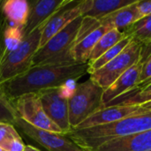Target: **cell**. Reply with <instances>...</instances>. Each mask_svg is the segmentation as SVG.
<instances>
[{"mask_svg": "<svg viewBox=\"0 0 151 151\" xmlns=\"http://www.w3.org/2000/svg\"><path fill=\"white\" fill-rule=\"evenodd\" d=\"M88 64L41 65L31 67L24 74L2 86L4 96L14 100L23 95L39 93L42 90L59 88L73 82L88 73Z\"/></svg>", "mask_w": 151, "mask_h": 151, "instance_id": "6da1fadb", "label": "cell"}, {"mask_svg": "<svg viewBox=\"0 0 151 151\" xmlns=\"http://www.w3.org/2000/svg\"><path fill=\"white\" fill-rule=\"evenodd\" d=\"M148 130H151V111L104 126L73 129L65 135L84 151H96L111 140Z\"/></svg>", "mask_w": 151, "mask_h": 151, "instance_id": "7a4b0ae2", "label": "cell"}, {"mask_svg": "<svg viewBox=\"0 0 151 151\" xmlns=\"http://www.w3.org/2000/svg\"><path fill=\"white\" fill-rule=\"evenodd\" d=\"M82 19V16L75 19L40 48L33 58L32 67L41 65L77 64L73 58V50Z\"/></svg>", "mask_w": 151, "mask_h": 151, "instance_id": "3957f363", "label": "cell"}, {"mask_svg": "<svg viewBox=\"0 0 151 151\" xmlns=\"http://www.w3.org/2000/svg\"><path fill=\"white\" fill-rule=\"evenodd\" d=\"M104 90L90 78L74 87L68 98L69 122L75 129L88 118L104 108Z\"/></svg>", "mask_w": 151, "mask_h": 151, "instance_id": "277c9868", "label": "cell"}, {"mask_svg": "<svg viewBox=\"0 0 151 151\" xmlns=\"http://www.w3.org/2000/svg\"><path fill=\"white\" fill-rule=\"evenodd\" d=\"M45 25L37 27L32 34L24 36L20 45L2 60L0 63V87L24 74L32 67L33 58L39 50Z\"/></svg>", "mask_w": 151, "mask_h": 151, "instance_id": "5b68a950", "label": "cell"}, {"mask_svg": "<svg viewBox=\"0 0 151 151\" xmlns=\"http://www.w3.org/2000/svg\"><path fill=\"white\" fill-rule=\"evenodd\" d=\"M141 44L132 41L125 50L104 66L90 74V79L104 90L107 89L126 71L140 61Z\"/></svg>", "mask_w": 151, "mask_h": 151, "instance_id": "8992f818", "label": "cell"}, {"mask_svg": "<svg viewBox=\"0 0 151 151\" xmlns=\"http://www.w3.org/2000/svg\"><path fill=\"white\" fill-rule=\"evenodd\" d=\"M12 102L18 115L27 123L42 130L64 134L63 131L46 115L37 93L23 95Z\"/></svg>", "mask_w": 151, "mask_h": 151, "instance_id": "52a82bcc", "label": "cell"}, {"mask_svg": "<svg viewBox=\"0 0 151 151\" xmlns=\"http://www.w3.org/2000/svg\"><path fill=\"white\" fill-rule=\"evenodd\" d=\"M12 112L13 119L12 124L19 127L23 134L49 151H84L65 134L42 130L27 123L18 115L14 106Z\"/></svg>", "mask_w": 151, "mask_h": 151, "instance_id": "ba28073f", "label": "cell"}, {"mask_svg": "<svg viewBox=\"0 0 151 151\" xmlns=\"http://www.w3.org/2000/svg\"><path fill=\"white\" fill-rule=\"evenodd\" d=\"M66 92L62 86L37 93L46 115L63 131L65 135L73 130L69 122V96Z\"/></svg>", "mask_w": 151, "mask_h": 151, "instance_id": "9c48e42d", "label": "cell"}, {"mask_svg": "<svg viewBox=\"0 0 151 151\" xmlns=\"http://www.w3.org/2000/svg\"><path fill=\"white\" fill-rule=\"evenodd\" d=\"M148 111L142 105H112L104 107L99 111L96 112L81 124H80L75 129H85L99 126H104L111 123H114L124 119L126 118L142 114Z\"/></svg>", "mask_w": 151, "mask_h": 151, "instance_id": "30bf717a", "label": "cell"}, {"mask_svg": "<svg viewBox=\"0 0 151 151\" xmlns=\"http://www.w3.org/2000/svg\"><path fill=\"white\" fill-rule=\"evenodd\" d=\"M70 0H37L30 4L29 16L25 27L24 36L32 34L37 27L45 25L61 9L70 4Z\"/></svg>", "mask_w": 151, "mask_h": 151, "instance_id": "8fae6325", "label": "cell"}, {"mask_svg": "<svg viewBox=\"0 0 151 151\" xmlns=\"http://www.w3.org/2000/svg\"><path fill=\"white\" fill-rule=\"evenodd\" d=\"M142 65L143 63L139 61L104 90L103 96L104 106L135 88L140 81Z\"/></svg>", "mask_w": 151, "mask_h": 151, "instance_id": "7c38bea8", "label": "cell"}, {"mask_svg": "<svg viewBox=\"0 0 151 151\" xmlns=\"http://www.w3.org/2000/svg\"><path fill=\"white\" fill-rule=\"evenodd\" d=\"M68 5H66L65 7L61 9L58 13H56L45 25L42 30L39 49L42 48L43 45H45L50 38H52L58 32L64 29L72 21L82 16L81 1L75 2L72 7H68Z\"/></svg>", "mask_w": 151, "mask_h": 151, "instance_id": "4fadbf2b", "label": "cell"}, {"mask_svg": "<svg viewBox=\"0 0 151 151\" xmlns=\"http://www.w3.org/2000/svg\"><path fill=\"white\" fill-rule=\"evenodd\" d=\"M151 130L111 140L96 151H150Z\"/></svg>", "mask_w": 151, "mask_h": 151, "instance_id": "5bb4252c", "label": "cell"}, {"mask_svg": "<svg viewBox=\"0 0 151 151\" xmlns=\"http://www.w3.org/2000/svg\"><path fill=\"white\" fill-rule=\"evenodd\" d=\"M138 1L139 0H136L132 4L120 8L105 16L101 19L99 22L102 26L106 27L109 29H117L124 33L127 27L143 17L139 11Z\"/></svg>", "mask_w": 151, "mask_h": 151, "instance_id": "9a60e30c", "label": "cell"}, {"mask_svg": "<svg viewBox=\"0 0 151 151\" xmlns=\"http://www.w3.org/2000/svg\"><path fill=\"white\" fill-rule=\"evenodd\" d=\"M2 13L8 23L24 28L30 12V4L26 0H7L2 4Z\"/></svg>", "mask_w": 151, "mask_h": 151, "instance_id": "2e32d148", "label": "cell"}, {"mask_svg": "<svg viewBox=\"0 0 151 151\" xmlns=\"http://www.w3.org/2000/svg\"><path fill=\"white\" fill-rule=\"evenodd\" d=\"M111 29H109L108 27L101 26L94 32L87 35L81 42L76 43L73 50V55L75 62L81 63V64L88 63L91 52L94 47L96 46V42L104 35H105Z\"/></svg>", "mask_w": 151, "mask_h": 151, "instance_id": "e0dca14e", "label": "cell"}, {"mask_svg": "<svg viewBox=\"0 0 151 151\" xmlns=\"http://www.w3.org/2000/svg\"><path fill=\"white\" fill-rule=\"evenodd\" d=\"M136 0H90L88 10L83 17H91L100 20L117 10L132 4Z\"/></svg>", "mask_w": 151, "mask_h": 151, "instance_id": "ac0fdd59", "label": "cell"}, {"mask_svg": "<svg viewBox=\"0 0 151 151\" xmlns=\"http://www.w3.org/2000/svg\"><path fill=\"white\" fill-rule=\"evenodd\" d=\"M23 38V29L10 25L4 18L2 29V60L20 45Z\"/></svg>", "mask_w": 151, "mask_h": 151, "instance_id": "d6986e66", "label": "cell"}, {"mask_svg": "<svg viewBox=\"0 0 151 151\" xmlns=\"http://www.w3.org/2000/svg\"><path fill=\"white\" fill-rule=\"evenodd\" d=\"M126 37L127 36L124 33L117 29H111L110 31H108L96 42L91 52L88 64L91 65L92 63H94L103 54H104L107 50H109L111 48H112L114 45H116L118 42H119Z\"/></svg>", "mask_w": 151, "mask_h": 151, "instance_id": "ffe728a7", "label": "cell"}, {"mask_svg": "<svg viewBox=\"0 0 151 151\" xmlns=\"http://www.w3.org/2000/svg\"><path fill=\"white\" fill-rule=\"evenodd\" d=\"M124 34L139 44L151 42V15L144 16L132 24Z\"/></svg>", "mask_w": 151, "mask_h": 151, "instance_id": "44dd1931", "label": "cell"}, {"mask_svg": "<svg viewBox=\"0 0 151 151\" xmlns=\"http://www.w3.org/2000/svg\"><path fill=\"white\" fill-rule=\"evenodd\" d=\"M132 42V39L130 37H126L119 42H118L116 45H114L112 48H111L109 50H107L104 54H103L97 60H96L91 65H88V73L89 74L93 73L95 71L100 69L101 67L104 66L106 64H108L110 61H111L113 58H115L118 55H119L125 48Z\"/></svg>", "mask_w": 151, "mask_h": 151, "instance_id": "7402d4cb", "label": "cell"}, {"mask_svg": "<svg viewBox=\"0 0 151 151\" xmlns=\"http://www.w3.org/2000/svg\"><path fill=\"white\" fill-rule=\"evenodd\" d=\"M123 99H118L115 100L108 104H106L104 107L112 106V105H134L138 104L141 105L142 104H145L149 101H151V91L150 92H141V93H134L133 91L128 92L127 94L122 96ZM120 98V97H119Z\"/></svg>", "mask_w": 151, "mask_h": 151, "instance_id": "603a6c76", "label": "cell"}, {"mask_svg": "<svg viewBox=\"0 0 151 151\" xmlns=\"http://www.w3.org/2000/svg\"><path fill=\"white\" fill-rule=\"evenodd\" d=\"M101 26L102 25L99 22V20H97L94 18H91V17H83L81 27H80L78 35H77L75 44L78 43L79 42H81L87 35H88L89 34L94 32L96 29H97Z\"/></svg>", "mask_w": 151, "mask_h": 151, "instance_id": "cb8c5ba5", "label": "cell"}, {"mask_svg": "<svg viewBox=\"0 0 151 151\" xmlns=\"http://www.w3.org/2000/svg\"><path fill=\"white\" fill-rule=\"evenodd\" d=\"M12 100L7 98L3 90L0 92V122L11 123L13 119L12 112Z\"/></svg>", "mask_w": 151, "mask_h": 151, "instance_id": "d4e9b609", "label": "cell"}, {"mask_svg": "<svg viewBox=\"0 0 151 151\" xmlns=\"http://www.w3.org/2000/svg\"><path fill=\"white\" fill-rule=\"evenodd\" d=\"M21 138L14 126L11 123L0 122V146L14 140Z\"/></svg>", "mask_w": 151, "mask_h": 151, "instance_id": "484cf974", "label": "cell"}, {"mask_svg": "<svg viewBox=\"0 0 151 151\" xmlns=\"http://www.w3.org/2000/svg\"><path fill=\"white\" fill-rule=\"evenodd\" d=\"M0 147H2L4 150L7 151H24L26 145L24 144L22 139L19 138V139L12 140V141L3 144Z\"/></svg>", "mask_w": 151, "mask_h": 151, "instance_id": "4316f807", "label": "cell"}, {"mask_svg": "<svg viewBox=\"0 0 151 151\" xmlns=\"http://www.w3.org/2000/svg\"><path fill=\"white\" fill-rule=\"evenodd\" d=\"M150 79H151V55L145 60V62L142 65V69L139 83L143 82Z\"/></svg>", "mask_w": 151, "mask_h": 151, "instance_id": "83f0119b", "label": "cell"}, {"mask_svg": "<svg viewBox=\"0 0 151 151\" xmlns=\"http://www.w3.org/2000/svg\"><path fill=\"white\" fill-rule=\"evenodd\" d=\"M151 55V42L141 44V56L140 61L144 63L145 60Z\"/></svg>", "mask_w": 151, "mask_h": 151, "instance_id": "f1b7e54d", "label": "cell"}, {"mask_svg": "<svg viewBox=\"0 0 151 151\" xmlns=\"http://www.w3.org/2000/svg\"><path fill=\"white\" fill-rule=\"evenodd\" d=\"M138 8L141 14L144 16L151 15V0L150 1H138Z\"/></svg>", "mask_w": 151, "mask_h": 151, "instance_id": "f546056e", "label": "cell"}, {"mask_svg": "<svg viewBox=\"0 0 151 151\" xmlns=\"http://www.w3.org/2000/svg\"><path fill=\"white\" fill-rule=\"evenodd\" d=\"M24 151H41L40 150H38L37 148L32 146V145H26Z\"/></svg>", "mask_w": 151, "mask_h": 151, "instance_id": "4dcf8cb0", "label": "cell"}, {"mask_svg": "<svg viewBox=\"0 0 151 151\" xmlns=\"http://www.w3.org/2000/svg\"><path fill=\"white\" fill-rule=\"evenodd\" d=\"M145 110H147V111H151V101H149V102H147V103H145V104H141Z\"/></svg>", "mask_w": 151, "mask_h": 151, "instance_id": "1f68e13d", "label": "cell"}, {"mask_svg": "<svg viewBox=\"0 0 151 151\" xmlns=\"http://www.w3.org/2000/svg\"><path fill=\"white\" fill-rule=\"evenodd\" d=\"M143 91H144V92H150V91H151V84L146 88V89H144ZM143 91H142V92H143Z\"/></svg>", "mask_w": 151, "mask_h": 151, "instance_id": "d6a6232c", "label": "cell"}, {"mask_svg": "<svg viewBox=\"0 0 151 151\" xmlns=\"http://www.w3.org/2000/svg\"><path fill=\"white\" fill-rule=\"evenodd\" d=\"M0 151H7V150H4L2 147H0Z\"/></svg>", "mask_w": 151, "mask_h": 151, "instance_id": "836d02e7", "label": "cell"}, {"mask_svg": "<svg viewBox=\"0 0 151 151\" xmlns=\"http://www.w3.org/2000/svg\"><path fill=\"white\" fill-rule=\"evenodd\" d=\"M2 91V87H0V92Z\"/></svg>", "mask_w": 151, "mask_h": 151, "instance_id": "e575fe53", "label": "cell"}, {"mask_svg": "<svg viewBox=\"0 0 151 151\" xmlns=\"http://www.w3.org/2000/svg\"><path fill=\"white\" fill-rule=\"evenodd\" d=\"M150 151H151V150H150Z\"/></svg>", "mask_w": 151, "mask_h": 151, "instance_id": "d590c367", "label": "cell"}]
</instances>
